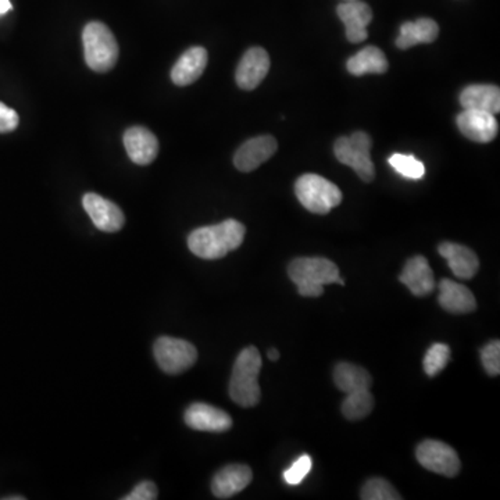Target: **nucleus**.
Returning a JSON list of instances; mask_svg holds the SVG:
<instances>
[{"mask_svg": "<svg viewBox=\"0 0 500 500\" xmlns=\"http://www.w3.org/2000/svg\"><path fill=\"white\" fill-rule=\"evenodd\" d=\"M438 302L442 309L452 314H466L477 309V300L473 292L452 279L445 278L440 282Z\"/></svg>", "mask_w": 500, "mask_h": 500, "instance_id": "a211bd4d", "label": "nucleus"}, {"mask_svg": "<svg viewBox=\"0 0 500 500\" xmlns=\"http://www.w3.org/2000/svg\"><path fill=\"white\" fill-rule=\"evenodd\" d=\"M84 209L91 217L97 230L105 232H117L125 224L124 213L117 205L96 194H86L82 197Z\"/></svg>", "mask_w": 500, "mask_h": 500, "instance_id": "1a4fd4ad", "label": "nucleus"}, {"mask_svg": "<svg viewBox=\"0 0 500 500\" xmlns=\"http://www.w3.org/2000/svg\"><path fill=\"white\" fill-rule=\"evenodd\" d=\"M277 149H278V143L271 135L252 138L238 149L233 156V164L242 173H250L266 163L277 152Z\"/></svg>", "mask_w": 500, "mask_h": 500, "instance_id": "f8f14e48", "label": "nucleus"}, {"mask_svg": "<svg viewBox=\"0 0 500 500\" xmlns=\"http://www.w3.org/2000/svg\"><path fill=\"white\" fill-rule=\"evenodd\" d=\"M124 146L131 160L140 166L152 163L159 153V141L152 131L132 127L125 131Z\"/></svg>", "mask_w": 500, "mask_h": 500, "instance_id": "dca6fc26", "label": "nucleus"}, {"mask_svg": "<svg viewBox=\"0 0 500 500\" xmlns=\"http://www.w3.org/2000/svg\"><path fill=\"white\" fill-rule=\"evenodd\" d=\"M346 67L349 73L358 77L364 74H384L388 71V60L381 49L377 46H367L349 59Z\"/></svg>", "mask_w": 500, "mask_h": 500, "instance_id": "b1692460", "label": "nucleus"}, {"mask_svg": "<svg viewBox=\"0 0 500 500\" xmlns=\"http://www.w3.org/2000/svg\"><path fill=\"white\" fill-rule=\"evenodd\" d=\"M288 276L296 284L299 295L305 297H320L327 284H341L340 268L333 261L324 258H299L291 261Z\"/></svg>", "mask_w": 500, "mask_h": 500, "instance_id": "f03ea898", "label": "nucleus"}, {"mask_svg": "<svg viewBox=\"0 0 500 500\" xmlns=\"http://www.w3.org/2000/svg\"><path fill=\"white\" fill-rule=\"evenodd\" d=\"M440 35V25L431 19H419L417 22H407L400 27L396 45L399 49H409L419 43H431Z\"/></svg>", "mask_w": 500, "mask_h": 500, "instance_id": "4be33fe9", "label": "nucleus"}, {"mask_svg": "<svg viewBox=\"0 0 500 500\" xmlns=\"http://www.w3.org/2000/svg\"><path fill=\"white\" fill-rule=\"evenodd\" d=\"M156 361L167 374H181L196 363L197 350L191 342L178 338L161 337L153 346Z\"/></svg>", "mask_w": 500, "mask_h": 500, "instance_id": "0eeeda50", "label": "nucleus"}, {"mask_svg": "<svg viewBox=\"0 0 500 500\" xmlns=\"http://www.w3.org/2000/svg\"><path fill=\"white\" fill-rule=\"evenodd\" d=\"M360 497L363 500H400L402 496L396 489L384 478H371L366 482L361 489Z\"/></svg>", "mask_w": 500, "mask_h": 500, "instance_id": "a878e982", "label": "nucleus"}, {"mask_svg": "<svg viewBox=\"0 0 500 500\" xmlns=\"http://www.w3.org/2000/svg\"><path fill=\"white\" fill-rule=\"evenodd\" d=\"M464 137L478 143H488L496 138L499 124L495 114L482 110H463L456 119Z\"/></svg>", "mask_w": 500, "mask_h": 500, "instance_id": "9d476101", "label": "nucleus"}, {"mask_svg": "<svg viewBox=\"0 0 500 500\" xmlns=\"http://www.w3.org/2000/svg\"><path fill=\"white\" fill-rule=\"evenodd\" d=\"M388 161L400 176L406 177V178L420 179L424 177V164L417 160L414 156L395 153V155L388 159Z\"/></svg>", "mask_w": 500, "mask_h": 500, "instance_id": "cd10ccee", "label": "nucleus"}, {"mask_svg": "<svg viewBox=\"0 0 500 500\" xmlns=\"http://www.w3.org/2000/svg\"><path fill=\"white\" fill-rule=\"evenodd\" d=\"M312 458L309 455L300 456L288 470L284 471L282 478L286 479L288 486H299L312 470Z\"/></svg>", "mask_w": 500, "mask_h": 500, "instance_id": "c85d7f7f", "label": "nucleus"}, {"mask_svg": "<svg viewBox=\"0 0 500 500\" xmlns=\"http://www.w3.org/2000/svg\"><path fill=\"white\" fill-rule=\"evenodd\" d=\"M261 361L260 353L255 346H248L238 355L233 364L230 379V396L235 404L242 407H253L260 402L261 391L259 386Z\"/></svg>", "mask_w": 500, "mask_h": 500, "instance_id": "7ed1b4c3", "label": "nucleus"}, {"mask_svg": "<svg viewBox=\"0 0 500 500\" xmlns=\"http://www.w3.org/2000/svg\"><path fill=\"white\" fill-rule=\"evenodd\" d=\"M186 425L192 430L206 432H224L232 427V419L224 410L207 404H194L186 409Z\"/></svg>", "mask_w": 500, "mask_h": 500, "instance_id": "4468645a", "label": "nucleus"}, {"mask_svg": "<svg viewBox=\"0 0 500 500\" xmlns=\"http://www.w3.org/2000/svg\"><path fill=\"white\" fill-rule=\"evenodd\" d=\"M482 366L486 368V373L491 377H496L500 374V342L499 341H491L481 349Z\"/></svg>", "mask_w": 500, "mask_h": 500, "instance_id": "c756f323", "label": "nucleus"}, {"mask_svg": "<svg viewBox=\"0 0 500 500\" xmlns=\"http://www.w3.org/2000/svg\"><path fill=\"white\" fill-rule=\"evenodd\" d=\"M415 458L427 470L449 478L458 476L461 468L460 459L455 449L441 441L427 440L420 443L415 450Z\"/></svg>", "mask_w": 500, "mask_h": 500, "instance_id": "6e6552de", "label": "nucleus"}, {"mask_svg": "<svg viewBox=\"0 0 500 500\" xmlns=\"http://www.w3.org/2000/svg\"><path fill=\"white\" fill-rule=\"evenodd\" d=\"M158 488L152 481L141 482L140 486L128 494L127 496L123 497L124 500H155L158 499Z\"/></svg>", "mask_w": 500, "mask_h": 500, "instance_id": "7c9ffc66", "label": "nucleus"}, {"mask_svg": "<svg viewBox=\"0 0 500 500\" xmlns=\"http://www.w3.org/2000/svg\"><path fill=\"white\" fill-rule=\"evenodd\" d=\"M374 409V397L370 389L350 392L342 402V413L350 422L364 419Z\"/></svg>", "mask_w": 500, "mask_h": 500, "instance_id": "393cba45", "label": "nucleus"}, {"mask_svg": "<svg viewBox=\"0 0 500 500\" xmlns=\"http://www.w3.org/2000/svg\"><path fill=\"white\" fill-rule=\"evenodd\" d=\"M253 473L245 464H230L215 474L212 492L219 499H228L240 494L252 482Z\"/></svg>", "mask_w": 500, "mask_h": 500, "instance_id": "2eb2a0df", "label": "nucleus"}, {"mask_svg": "<svg viewBox=\"0 0 500 500\" xmlns=\"http://www.w3.org/2000/svg\"><path fill=\"white\" fill-rule=\"evenodd\" d=\"M464 110H482L497 114L500 112V89L496 86H470L460 94Z\"/></svg>", "mask_w": 500, "mask_h": 500, "instance_id": "412c9836", "label": "nucleus"}, {"mask_svg": "<svg viewBox=\"0 0 500 500\" xmlns=\"http://www.w3.org/2000/svg\"><path fill=\"white\" fill-rule=\"evenodd\" d=\"M270 70V56L263 48H250L238 64V86L243 91H253L260 86Z\"/></svg>", "mask_w": 500, "mask_h": 500, "instance_id": "9b49d317", "label": "nucleus"}, {"mask_svg": "<svg viewBox=\"0 0 500 500\" xmlns=\"http://www.w3.org/2000/svg\"><path fill=\"white\" fill-rule=\"evenodd\" d=\"M340 19L345 24L349 42L360 43L367 40V27L373 22V10L359 0H349L337 9Z\"/></svg>", "mask_w": 500, "mask_h": 500, "instance_id": "ddd939ff", "label": "nucleus"}, {"mask_svg": "<svg viewBox=\"0 0 500 500\" xmlns=\"http://www.w3.org/2000/svg\"><path fill=\"white\" fill-rule=\"evenodd\" d=\"M19 114L0 102V133L12 132L19 127Z\"/></svg>", "mask_w": 500, "mask_h": 500, "instance_id": "2f4dec72", "label": "nucleus"}, {"mask_svg": "<svg viewBox=\"0 0 500 500\" xmlns=\"http://www.w3.org/2000/svg\"><path fill=\"white\" fill-rule=\"evenodd\" d=\"M399 281L410 289L414 296H427L435 289L437 282L424 256H414L407 260Z\"/></svg>", "mask_w": 500, "mask_h": 500, "instance_id": "f3484780", "label": "nucleus"}, {"mask_svg": "<svg viewBox=\"0 0 500 500\" xmlns=\"http://www.w3.org/2000/svg\"><path fill=\"white\" fill-rule=\"evenodd\" d=\"M450 359V348L445 343H433L424 358V370L428 377H435L445 368Z\"/></svg>", "mask_w": 500, "mask_h": 500, "instance_id": "bb28decb", "label": "nucleus"}, {"mask_svg": "<svg viewBox=\"0 0 500 500\" xmlns=\"http://www.w3.org/2000/svg\"><path fill=\"white\" fill-rule=\"evenodd\" d=\"M246 228L237 220L195 230L188 237V248L197 258L217 260L242 245Z\"/></svg>", "mask_w": 500, "mask_h": 500, "instance_id": "f257e3e1", "label": "nucleus"}, {"mask_svg": "<svg viewBox=\"0 0 500 500\" xmlns=\"http://www.w3.org/2000/svg\"><path fill=\"white\" fill-rule=\"evenodd\" d=\"M82 41L89 68L96 73H107L112 70L119 59V43L109 27L104 23H89L84 28Z\"/></svg>", "mask_w": 500, "mask_h": 500, "instance_id": "20e7f679", "label": "nucleus"}, {"mask_svg": "<svg viewBox=\"0 0 500 500\" xmlns=\"http://www.w3.org/2000/svg\"><path fill=\"white\" fill-rule=\"evenodd\" d=\"M267 358L270 359L271 361H277L279 359V352L277 349H270L268 352H267Z\"/></svg>", "mask_w": 500, "mask_h": 500, "instance_id": "72a5a7b5", "label": "nucleus"}, {"mask_svg": "<svg viewBox=\"0 0 500 500\" xmlns=\"http://www.w3.org/2000/svg\"><path fill=\"white\" fill-rule=\"evenodd\" d=\"M295 194L305 209L327 214L342 202V192L335 184L317 174H305L295 184Z\"/></svg>", "mask_w": 500, "mask_h": 500, "instance_id": "39448f33", "label": "nucleus"}, {"mask_svg": "<svg viewBox=\"0 0 500 500\" xmlns=\"http://www.w3.org/2000/svg\"><path fill=\"white\" fill-rule=\"evenodd\" d=\"M12 7L10 0H0V15L6 14L7 12L12 10Z\"/></svg>", "mask_w": 500, "mask_h": 500, "instance_id": "473e14b6", "label": "nucleus"}, {"mask_svg": "<svg viewBox=\"0 0 500 500\" xmlns=\"http://www.w3.org/2000/svg\"><path fill=\"white\" fill-rule=\"evenodd\" d=\"M6 500H24V497H23V496H12V497H6Z\"/></svg>", "mask_w": 500, "mask_h": 500, "instance_id": "f704fd0d", "label": "nucleus"}, {"mask_svg": "<svg viewBox=\"0 0 500 500\" xmlns=\"http://www.w3.org/2000/svg\"><path fill=\"white\" fill-rule=\"evenodd\" d=\"M333 381L340 391L345 394L361 391V389H371L373 377L363 367L355 364L338 363L333 370Z\"/></svg>", "mask_w": 500, "mask_h": 500, "instance_id": "5701e85b", "label": "nucleus"}, {"mask_svg": "<svg viewBox=\"0 0 500 500\" xmlns=\"http://www.w3.org/2000/svg\"><path fill=\"white\" fill-rule=\"evenodd\" d=\"M346 2H349V0H346Z\"/></svg>", "mask_w": 500, "mask_h": 500, "instance_id": "c9c22d12", "label": "nucleus"}, {"mask_svg": "<svg viewBox=\"0 0 500 500\" xmlns=\"http://www.w3.org/2000/svg\"><path fill=\"white\" fill-rule=\"evenodd\" d=\"M438 252L446 259L448 266L456 277L461 279H471L479 268V260L471 249L459 243L443 242Z\"/></svg>", "mask_w": 500, "mask_h": 500, "instance_id": "aec40b11", "label": "nucleus"}, {"mask_svg": "<svg viewBox=\"0 0 500 500\" xmlns=\"http://www.w3.org/2000/svg\"><path fill=\"white\" fill-rule=\"evenodd\" d=\"M207 66V50L202 46L188 49L171 70V79L178 86L194 84L204 74Z\"/></svg>", "mask_w": 500, "mask_h": 500, "instance_id": "6ab92c4d", "label": "nucleus"}, {"mask_svg": "<svg viewBox=\"0 0 500 500\" xmlns=\"http://www.w3.org/2000/svg\"><path fill=\"white\" fill-rule=\"evenodd\" d=\"M371 146L373 141L370 135L358 131L350 137H341L337 140L333 152L341 163L352 167L364 182H371L376 178V168L371 160Z\"/></svg>", "mask_w": 500, "mask_h": 500, "instance_id": "423d86ee", "label": "nucleus"}]
</instances>
